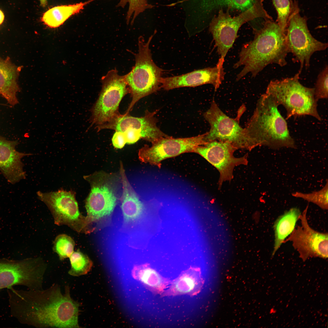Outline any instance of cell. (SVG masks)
I'll list each match as a JSON object with an SVG mask.
<instances>
[{
    "mask_svg": "<svg viewBox=\"0 0 328 328\" xmlns=\"http://www.w3.org/2000/svg\"><path fill=\"white\" fill-rule=\"evenodd\" d=\"M113 145L116 148H122L126 143L123 133L120 131H115L112 138Z\"/></svg>",
    "mask_w": 328,
    "mask_h": 328,
    "instance_id": "d6a6232c",
    "label": "cell"
},
{
    "mask_svg": "<svg viewBox=\"0 0 328 328\" xmlns=\"http://www.w3.org/2000/svg\"><path fill=\"white\" fill-rule=\"evenodd\" d=\"M291 10L285 33L289 53L294 56L293 61L300 63L299 71L300 73L305 66L309 68L311 56L315 52L323 51L328 43L315 38L310 33L307 25V19L300 15L299 9L295 0H290Z\"/></svg>",
    "mask_w": 328,
    "mask_h": 328,
    "instance_id": "52a82bcc",
    "label": "cell"
},
{
    "mask_svg": "<svg viewBox=\"0 0 328 328\" xmlns=\"http://www.w3.org/2000/svg\"><path fill=\"white\" fill-rule=\"evenodd\" d=\"M237 149L229 142L214 140L198 146L194 152L203 157L218 170L220 175L218 185L220 188L224 182H230L233 179L236 166L248 164L247 155L239 158L234 156Z\"/></svg>",
    "mask_w": 328,
    "mask_h": 328,
    "instance_id": "5bb4252c",
    "label": "cell"
},
{
    "mask_svg": "<svg viewBox=\"0 0 328 328\" xmlns=\"http://www.w3.org/2000/svg\"><path fill=\"white\" fill-rule=\"evenodd\" d=\"M158 110L150 112L147 110L143 117H136L129 114H120L110 121L96 126L98 131L109 129L123 132L127 128L138 131L142 138L152 143L158 139L169 135L163 132L157 126L158 119L155 115Z\"/></svg>",
    "mask_w": 328,
    "mask_h": 328,
    "instance_id": "9a60e30c",
    "label": "cell"
},
{
    "mask_svg": "<svg viewBox=\"0 0 328 328\" xmlns=\"http://www.w3.org/2000/svg\"><path fill=\"white\" fill-rule=\"evenodd\" d=\"M101 82L99 96L91 110V121L96 126L108 122L118 115L121 100L130 93L125 75H119L116 69L108 71L102 77Z\"/></svg>",
    "mask_w": 328,
    "mask_h": 328,
    "instance_id": "9c48e42d",
    "label": "cell"
},
{
    "mask_svg": "<svg viewBox=\"0 0 328 328\" xmlns=\"http://www.w3.org/2000/svg\"><path fill=\"white\" fill-rule=\"evenodd\" d=\"M327 179L325 186L319 191L311 193H304L296 192L292 193L294 197L302 198L312 203L323 210L328 209V186Z\"/></svg>",
    "mask_w": 328,
    "mask_h": 328,
    "instance_id": "83f0119b",
    "label": "cell"
},
{
    "mask_svg": "<svg viewBox=\"0 0 328 328\" xmlns=\"http://www.w3.org/2000/svg\"><path fill=\"white\" fill-rule=\"evenodd\" d=\"M69 258L71 267L68 273L70 275L77 277L85 275L92 267L91 260L79 249L74 251Z\"/></svg>",
    "mask_w": 328,
    "mask_h": 328,
    "instance_id": "484cf974",
    "label": "cell"
},
{
    "mask_svg": "<svg viewBox=\"0 0 328 328\" xmlns=\"http://www.w3.org/2000/svg\"><path fill=\"white\" fill-rule=\"evenodd\" d=\"M38 197L47 206L58 226H67L79 233H87L90 222L80 212L75 192L60 189L57 191L37 192Z\"/></svg>",
    "mask_w": 328,
    "mask_h": 328,
    "instance_id": "30bf717a",
    "label": "cell"
},
{
    "mask_svg": "<svg viewBox=\"0 0 328 328\" xmlns=\"http://www.w3.org/2000/svg\"><path fill=\"white\" fill-rule=\"evenodd\" d=\"M96 0H89L75 4L58 5L49 9L43 15L41 20L52 28L59 27L72 15L78 13L85 6Z\"/></svg>",
    "mask_w": 328,
    "mask_h": 328,
    "instance_id": "d4e9b609",
    "label": "cell"
},
{
    "mask_svg": "<svg viewBox=\"0 0 328 328\" xmlns=\"http://www.w3.org/2000/svg\"><path fill=\"white\" fill-rule=\"evenodd\" d=\"M85 179L91 185L90 192L85 200L87 216L90 222L108 216L113 212L116 204L117 197L109 186L98 183L91 176Z\"/></svg>",
    "mask_w": 328,
    "mask_h": 328,
    "instance_id": "2e32d148",
    "label": "cell"
},
{
    "mask_svg": "<svg viewBox=\"0 0 328 328\" xmlns=\"http://www.w3.org/2000/svg\"><path fill=\"white\" fill-rule=\"evenodd\" d=\"M17 141L9 140L0 135V171L7 181L15 184L26 178L22 159L32 155L16 149Z\"/></svg>",
    "mask_w": 328,
    "mask_h": 328,
    "instance_id": "ac0fdd59",
    "label": "cell"
},
{
    "mask_svg": "<svg viewBox=\"0 0 328 328\" xmlns=\"http://www.w3.org/2000/svg\"><path fill=\"white\" fill-rule=\"evenodd\" d=\"M123 192L121 205V227L132 228L138 226L142 217L144 207L132 189L124 174H122Z\"/></svg>",
    "mask_w": 328,
    "mask_h": 328,
    "instance_id": "d6986e66",
    "label": "cell"
},
{
    "mask_svg": "<svg viewBox=\"0 0 328 328\" xmlns=\"http://www.w3.org/2000/svg\"><path fill=\"white\" fill-rule=\"evenodd\" d=\"M259 0H198L199 17L209 23L218 11L236 10L241 12L251 7Z\"/></svg>",
    "mask_w": 328,
    "mask_h": 328,
    "instance_id": "7402d4cb",
    "label": "cell"
},
{
    "mask_svg": "<svg viewBox=\"0 0 328 328\" xmlns=\"http://www.w3.org/2000/svg\"><path fill=\"white\" fill-rule=\"evenodd\" d=\"M308 207L307 205L299 217L300 224L295 227L283 243L291 242L304 261L309 257L327 258L328 234L318 232L310 227L307 218Z\"/></svg>",
    "mask_w": 328,
    "mask_h": 328,
    "instance_id": "4fadbf2b",
    "label": "cell"
},
{
    "mask_svg": "<svg viewBox=\"0 0 328 328\" xmlns=\"http://www.w3.org/2000/svg\"><path fill=\"white\" fill-rule=\"evenodd\" d=\"M300 74L298 72L292 77L271 81L265 93L272 97L278 106L284 107L286 119L293 116L307 115L321 121L314 88L306 87L300 83Z\"/></svg>",
    "mask_w": 328,
    "mask_h": 328,
    "instance_id": "277c9868",
    "label": "cell"
},
{
    "mask_svg": "<svg viewBox=\"0 0 328 328\" xmlns=\"http://www.w3.org/2000/svg\"><path fill=\"white\" fill-rule=\"evenodd\" d=\"M132 274L135 279L140 281L155 295H161L171 282L170 279L162 276L147 264L135 266Z\"/></svg>",
    "mask_w": 328,
    "mask_h": 328,
    "instance_id": "603a6c76",
    "label": "cell"
},
{
    "mask_svg": "<svg viewBox=\"0 0 328 328\" xmlns=\"http://www.w3.org/2000/svg\"><path fill=\"white\" fill-rule=\"evenodd\" d=\"M47 264L41 257L21 260L0 259V290L16 285L42 289Z\"/></svg>",
    "mask_w": 328,
    "mask_h": 328,
    "instance_id": "ba28073f",
    "label": "cell"
},
{
    "mask_svg": "<svg viewBox=\"0 0 328 328\" xmlns=\"http://www.w3.org/2000/svg\"><path fill=\"white\" fill-rule=\"evenodd\" d=\"M4 18L5 16L3 12L0 9V25L3 23Z\"/></svg>",
    "mask_w": 328,
    "mask_h": 328,
    "instance_id": "836d02e7",
    "label": "cell"
},
{
    "mask_svg": "<svg viewBox=\"0 0 328 328\" xmlns=\"http://www.w3.org/2000/svg\"><path fill=\"white\" fill-rule=\"evenodd\" d=\"M75 243L70 236L65 234L57 235L53 242V251L58 255L61 261L69 258L74 252Z\"/></svg>",
    "mask_w": 328,
    "mask_h": 328,
    "instance_id": "4316f807",
    "label": "cell"
},
{
    "mask_svg": "<svg viewBox=\"0 0 328 328\" xmlns=\"http://www.w3.org/2000/svg\"><path fill=\"white\" fill-rule=\"evenodd\" d=\"M328 67L326 65L318 74L314 88L315 97L318 101L328 98Z\"/></svg>",
    "mask_w": 328,
    "mask_h": 328,
    "instance_id": "4dcf8cb0",
    "label": "cell"
},
{
    "mask_svg": "<svg viewBox=\"0 0 328 328\" xmlns=\"http://www.w3.org/2000/svg\"><path fill=\"white\" fill-rule=\"evenodd\" d=\"M204 283L200 268L190 267L181 273L171 281L168 289L161 294V297L186 295L193 296L201 290Z\"/></svg>",
    "mask_w": 328,
    "mask_h": 328,
    "instance_id": "ffe728a7",
    "label": "cell"
},
{
    "mask_svg": "<svg viewBox=\"0 0 328 328\" xmlns=\"http://www.w3.org/2000/svg\"><path fill=\"white\" fill-rule=\"evenodd\" d=\"M203 116L210 125L209 131L206 133L204 137L206 142L214 140L227 142L237 149L251 150L255 148L245 128L240 125L238 119L227 116L214 100Z\"/></svg>",
    "mask_w": 328,
    "mask_h": 328,
    "instance_id": "8fae6325",
    "label": "cell"
},
{
    "mask_svg": "<svg viewBox=\"0 0 328 328\" xmlns=\"http://www.w3.org/2000/svg\"><path fill=\"white\" fill-rule=\"evenodd\" d=\"M264 0H259L251 7L232 17L229 11L220 10L209 24V31L212 34L220 58L217 65L223 66L224 58L238 37L237 33L244 24L258 18L272 19L265 9Z\"/></svg>",
    "mask_w": 328,
    "mask_h": 328,
    "instance_id": "8992f818",
    "label": "cell"
},
{
    "mask_svg": "<svg viewBox=\"0 0 328 328\" xmlns=\"http://www.w3.org/2000/svg\"><path fill=\"white\" fill-rule=\"evenodd\" d=\"M278 106L272 97L266 93L258 99L253 114L245 128L255 147L265 146L274 149L296 148Z\"/></svg>",
    "mask_w": 328,
    "mask_h": 328,
    "instance_id": "3957f363",
    "label": "cell"
},
{
    "mask_svg": "<svg viewBox=\"0 0 328 328\" xmlns=\"http://www.w3.org/2000/svg\"><path fill=\"white\" fill-rule=\"evenodd\" d=\"M301 214L299 209L292 207L285 212L275 221L273 226L275 240L272 256L293 231Z\"/></svg>",
    "mask_w": 328,
    "mask_h": 328,
    "instance_id": "cb8c5ba5",
    "label": "cell"
},
{
    "mask_svg": "<svg viewBox=\"0 0 328 328\" xmlns=\"http://www.w3.org/2000/svg\"><path fill=\"white\" fill-rule=\"evenodd\" d=\"M253 39L243 45L239 60L234 65L236 69L243 67L237 75V80L249 73L255 77L269 64L282 67L287 64L286 58L289 52L285 35L276 22L264 19L261 26L253 29Z\"/></svg>",
    "mask_w": 328,
    "mask_h": 328,
    "instance_id": "7a4b0ae2",
    "label": "cell"
},
{
    "mask_svg": "<svg viewBox=\"0 0 328 328\" xmlns=\"http://www.w3.org/2000/svg\"><path fill=\"white\" fill-rule=\"evenodd\" d=\"M277 13L276 22L285 35L288 21L291 10L290 0H272Z\"/></svg>",
    "mask_w": 328,
    "mask_h": 328,
    "instance_id": "f546056e",
    "label": "cell"
},
{
    "mask_svg": "<svg viewBox=\"0 0 328 328\" xmlns=\"http://www.w3.org/2000/svg\"><path fill=\"white\" fill-rule=\"evenodd\" d=\"M225 74L224 67L216 65L179 76L162 77L161 87L169 91L179 87H195L210 84L216 90L224 80Z\"/></svg>",
    "mask_w": 328,
    "mask_h": 328,
    "instance_id": "e0dca14e",
    "label": "cell"
},
{
    "mask_svg": "<svg viewBox=\"0 0 328 328\" xmlns=\"http://www.w3.org/2000/svg\"><path fill=\"white\" fill-rule=\"evenodd\" d=\"M10 314L20 323L36 327L80 328V303L68 285L63 293L58 284L46 289H7Z\"/></svg>",
    "mask_w": 328,
    "mask_h": 328,
    "instance_id": "6da1fadb",
    "label": "cell"
},
{
    "mask_svg": "<svg viewBox=\"0 0 328 328\" xmlns=\"http://www.w3.org/2000/svg\"><path fill=\"white\" fill-rule=\"evenodd\" d=\"M41 5L43 7H45L47 4V0H39Z\"/></svg>",
    "mask_w": 328,
    "mask_h": 328,
    "instance_id": "e575fe53",
    "label": "cell"
},
{
    "mask_svg": "<svg viewBox=\"0 0 328 328\" xmlns=\"http://www.w3.org/2000/svg\"><path fill=\"white\" fill-rule=\"evenodd\" d=\"M125 136L126 143L132 144L137 142L142 136L140 132L136 129L128 128L122 132Z\"/></svg>",
    "mask_w": 328,
    "mask_h": 328,
    "instance_id": "1f68e13d",
    "label": "cell"
},
{
    "mask_svg": "<svg viewBox=\"0 0 328 328\" xmlns=\"http://www.w3.org/2000/svg\"><path fill=\"white\" fill-rule=\"evenodd\" d=\"M128 4V9L126 20L128 24L133 16L131 24H132L137 16L145 10L151 8L153 6L149 4L148 0H120L117 7L124 8Z\"/></svg>",
    "mask_w": 328,
    "mask_h": 328,
    "instance_id": "f1b7e54d",
    "label": "cell"
},
{
    "mask_svg": "<svg viewBox=\"0 0 328 328\" xmlns=\"http://www.w3.org/2000/svg\"><path fill=\"white\" fill-rule=\"evenodd\" d=\"M21 69L12 63L9 57L4 59L0 57V94L12 106L19 102L17 94L20 89L17 81Z\"/></svg>",
    "mask_w": 328,
    "mask_h": 328,
    "instance_id": "44dd1931",
    "label": "cell"
},
{
    "mask_svg": "<svg viewBox=\"0 0 328 328\" xmlns=\"http://www.w3.org/2000/svg\"><path fill=\"white\" fill-rule=\"evenodd\" d=\"M206 133L188 138H175L168 136L162 137L145 145L139 152L141 160L160 167L161 161L167 158L186 152H194L198 146L207 142L204 140Z\"/></svg>",
    "mask_w": 328,
    "mask_h": 328,
    "instance_id": "7c38bea8",
    "label": "cell"
},
{
    "mask_svg": "<svg viewBox=\"0 0 328 328\" xmlns=\"http://www.w3.org/2000/svg\"><path fill=\"white\" fill-rule=\"evenodd\" d=\"M155 32L146 42L140 36L138 50L135 55V63L131 70L125 75L132 100L125 113L128 114L135 104L142 98L155 92L161 88L162 75L164 71L154 62L150 43Z\"/></svg>",
    "mask_w": 328,
    "mask_h": 328,
    "instance_id": "5b68a950",
    "label": "cell"
}]
</instances>
